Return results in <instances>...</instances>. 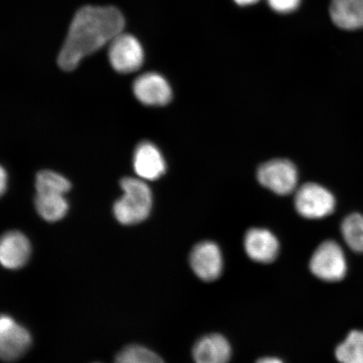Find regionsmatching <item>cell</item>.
I'll return each instance as SVG.
<instances>
[{"mask_svg":"<svg viewBox=\"0 0 363 363\" xmlns=\"http://www.w3.org/2000/svg\"><path fill=\"white\" fill-rule=\"evenodd\" d=\"M294 206L302 217L308 220H319L334 211L335 199L333 194L322 186L308 183L297 190Z\"/></svg>","mask_w":363,"mask_h":363,"instance_id":"5b68a950","label":"cell"},{"mask_svg":"<svg viewBox=\"0 0 363 363\" xmlns=\"http://www.w3.org/2000/svg\"><path fill=\"white\" fill-rule=\"evenodd\" d=\"M133 167L139 179L146 182L154 181L164 174L166 162L155 145L143 142L135 149Z\"/></svg>","mask_w":363,"mask_h":363,"instance_id":"8fae6325","label":"cell"},{"mask_svg":"<svg viewBox=\"0 0 363 363\" xmlns=\"http://www.w3.org/2000/svg\"><path fill=\"white\" fill-rule=\"evenodd\" d=\"M244 249L253 262L269 264L279 257L280 245L278 238L270 230L252 228L247 230L244 238Z\"/></svg>","mask_w":363,"mask_h":363,"instance_id":"30bf717a","label":"cell"},{"mask_svg":"<svg viewBox=\"0 0 363 363\" xmlns=\"http://www.w3.org/2000/svg\"><path fill=\"white\" fill-rule=\"evenodd\" d=\"M31 345L29 331L12 317L0 315V360L13 362L28 351Z\"/></svg>","mask_w":363,"mask_h":363,"instance_id":"ba28073f","label":"cell"},{"mask_svg":"<svg viewBox=\"0 0 363 363\" xmlns=\"http://www.w3.org/2000/svg\"><path fill=\"white\" fill-rule=\"evenodd\" d=\"M257 179L263 187L279 195L292 194L298 184V171L294 163L274 159L263 163L257 170Z\"/></svg>","mask_w":363,"mask_h":363,"instance_id":"8992f818","label":"cell"},{"mask_svg":"<svg viewBox=\"0 0 363 363\" xmlns=\"http://www.w3.org/2000/svg\"><path fill=\"white\" fill-rule=\"evenodd\" d=\"M135 97L147 106H162L172 99L169 82L157 72H146L135 79L133 86Z\"/></svg>","mask_w":363,"mask_h":363,"instance_id":"9c48e42d","label":"cell"},{"mask_svg":"<svg viewBox=\"0 0 363 363\" xmlns=\"http://www.w3.org/2000/svg\"><path fill=\"white\" fill-rule=\"evenodd\" d=\"M35 210L43 220L57 222L65 218L68 211V202L65 195L36 193Z\"/></svg>","mask_w":363,"mask_h":363,"instance_id":"9a60e30c","label":"cell"},{"mask_svg":"<svg viewBox=\"0 0 363 363\" xmlns=\"http://www.w3.org/2000/svg\"><path fill=\"white\" fill-rule=\"evenodd\" d=\"M310 269L316 278L334 283L346 276L347 264L342 247L334 240H326L318 247L311 258Z\"/></svg>","mask_w":363,"mask_h":363,"instance_id":"3957f363","label":"cell"},{"mask_svg":"<svg viewBox=\"0 0 363 363\" xmlns=\"http://www.w3.org/2000/svg\"><path fill=\"white\" fill-rule=\"evenodd\" d=\"M340 363H363V331L353 330L335 350Z\"/></svg>","mask_w":363,"mask_h":363,"instance_id":"e0dca14e","label":"cell"},{"mask_svg":"<svg viewBox=\"0 0 363 363\" xmlns=\"http://www.w3.org/2000/svg\"><path fill=\"white\" fill-rule=\"evenodd\" d=\"M272 10L280 13H289L296 11L301 0H267Z\"/></svg>","mask_w":363,"mask_h":363,"instance_id":"ffe728a7","label":"cell"},{"mask_svg":"<svg viewBox=\"0 0 363 363\" xmlns=\"http://www.w3.org/2000/svg\"><path fill=\"white\" fill-rule=\"evenodd\" d=\"M233 348L224 335L211 333L195 342L192 357L195 363H229Z\"/></svg>","mask_w":363,"mask_h":363,"instance_id":"4fadbf2b","label":"cell"},{"mask_svg":"<svg viewBox=\"0 0 363 363\" xmlns=\"http://www.w3.org/2000/svg\"><path fill=\"white\" fill-rule=\"evenodd\" d=\"M31 247L28 238L17 230L0 238V264L8 269H19L28 262Z\"/></svg>","mask_w":363,"mask_h":363,"instance_id":"7c38bea8","label":"cell"},{"mask_svg":"<svg viewBox=\"0 0 363 363\" xmlns=\"http://www.w3.org/2000/svg\"><path fill=\"white\" fill-rule=\"evenodd\" d=\"M108 57L113 70L121 74H129L143 66L145 53L138 39L122 33L108 44Z\"/></svg>","mask_w":363,"mask_h":363,"instance_id":"277c9868","label":"cell"},{"mask_svg":"<svg viewBox=\"0 0 363 363\" xmlns=\"http://www.w3.org/2000/svg\"><path fill=\"white\" fill-rule=\"evenodd\" d=\"M36 193L66 195L72 184L66 177L52 170H43L35 177Z\"/></svg>","mask_w":363,"mask_h":363,"instance_id":"2e32d148","label":"cell"},{"mask_svg":"<svg viewBox=\"0 0 363 363\" xmlns=\"http://www.w3.org/2000/svg\"><path fill=\"white\" fill-rule=\"evenodd\" d=\"M258 1H260V0H234V2L240 6H252V4H255Z\"/></svg>","mask_w":363,"mask_h":363,"instance_id":"603a6c76","label":"cell"},{"mask_svg":"<svg viewBox=\"0 0 363 363\" xmlns=\"http://www.w3.org/2000/svg\"><path fill=\"white\" fill-rule=\"evenodd\" d=\"M256 363H284L282 360H280L279 358L272 357H262L259 360H257Z\"/></svg>","mask_w":363,"mask_h":363,"instance_id":"7402d4cb","label":"cell"},{"mask_svg":"<svg viewBox=\"0 0 363 363\" xmlns=\"http://www.w3.org/2000/svg\"><path fill=\"white\" fill-rule=\"evenodd\" d=\"M123 195L113 203V212L121 224L133 225L147 220L152 211V193L146 181L126 178L121 181Z\"/></svg>","mask_w":363,"mask_h":363,"instance_id":"7a4b0ae2","label":"cell"},{"mask_svg":"<svg viewBox=\"0 0 363 363\" xmlns=\"http://www.w3.org/2000/svg\"><path fill=\"white\" fill-rule=\"evenodd\" d=\"M342 233L345 242L354 252L363 253V216H348L342 224Z\"/></svg>","mask_w":363,"mask_h":363,"instance_id":"ac0fdd59","label":"cell"},{"mask_svg":"<svg viewBox=\"0 0 363 363\" xmlns=\"http://www.w3.org/2000/svg\"><path fill=\"white\" fill-rule=\"evenodd\" d=\"M125 18L111 6H85L76 13L57 57L58 66L69 72L86 57L108 45L123 33Z\"/></svg>","mask_w":363,"mask_h":363,"instance_id":"6da1fadb","label":"cell"},{"mask_svg":"<svg viewBox=\"0 0 363 363\" xmlns=\"http://www.w3.org/2000/svg\"><path fill=\"white\" fill-rule=\"evenodd\" d=\"M330 16L340 29L363 28V0H331Z\"/></svg>","mask_w":363,"mask_h":363,"instance_id":"5bb4252c","label":"cell"},{"mask_svg":"<svg viewBox=\"0 0 363 363\" xmlns=\"http://www.w3.org/2000/svg\"><path fill=\"white\" fill-rule=\"evenodd\" d=\"M8 182V172L3 166L0 165V197L6 192Z\"/></svg>","mask_w":363,"mask_h":363,"instance_id":"44dd1931","label":"cell"},{"mask_svg":"<svg viewBox=\"0 0 363 363\" xmlns=\"http://www.w3.org/2000/svg\"><path fill=\"white\" fill-rule=\"evenodd\" d=\"M116 363H165L162 358L150 349L131 345L126 347L116 358Z\"/></svg>","mask_w":363,"mask_h":363,"instance_id":"d6986e66","label":"cell"},{"mask_svg":"<svg viewBox=\"0 0 363 363\" xmlns=\"http://www.w3.org/2000/svg\"><path fill=\"white\" fill-rule=\"evenodd\" d=\"M189 265L199 279L214 282L223 272V254L217 243L203 240L195 245L190 252Z\"/></svg>","mask_w":363,"mask_h":363,"instance_id":"52a82bcc","label":"cell"}]
</instances>
